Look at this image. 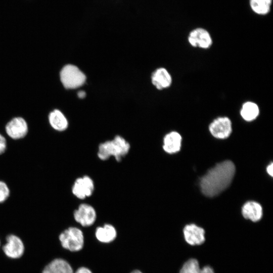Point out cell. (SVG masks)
<instances>
[{
	"label": "cell",
	"mask_w": 273,
	"mask_h": 273,
	"mask_svg": "<svg viewBox=\"0 0 273 273\" xmlns=\"http://www.w3.org/2000/svg\"><path fill=\"white\" fill-rule=\"evenodd\" d=\"M235 171V166L230 160L217 163L200 178L199 185L203 194L213 197L220 194L231 185Z\"/></svg>",
	"instance_id": "1"
},
{
	"label": "cell",
	"mask_w": 273,
	"mask_h": 273,
	"mask_svg": "<svg viewBox=\"0 0 273 273\" xmlns=\"http://www.w3.org/2000/svg\"><path fill=\"white\" fill-rule=\"evenodd\" d=\"M130 149V144L122 136L117 135L111 140L99 144L97 156L101 160H107L113 157L117 162L127 155Z\"/></svg>",
	"instance_id": "2"
},
{
	"label": "cell",
	"mask_w": 273,
	"mask_h": 273,
	"mask_svg": "<svg viewBox=\"0 0 273 273\" xmlns=\"http://www.w3.org/2000/svg\"><path fill=\"white\" fill-rule=\"evenodd\" d=\"M59 239L63 248L72 252L80 250L84 244L83 232L74 226L64 230L59 235Z\"/></svg>",
	"instance_id": "3"
},
{
	"label": "cell",
	"mask_w": 273,
	"mask_h": 273,
	"mask_svg": "<svg viewBox=\"0 0 273 273\" xmlns=\"http://www.w3.org/2000/svg\"><path fill=\"white\" fill-rule=\"evenodd\" d=\"M61 81L67 89H74L82 85L86 80L84 74L76 66H64L60 73Z\"/></svg>",
	"instance_id": "4"
},
{
	"label": "cell",
	"mask_w": 273,
	"mask_h": 273,
	"mask_svg": "<svg viewBox=\"0 0 273 273\" xmlns=\"http://www.w3.org/2000/svg\"><path fill=\"white\" fill-rule=\"evenodd\" d=\"M6 241L2 249L7 257L17 259L23 255L25 246L22 240L19 236L15 234L8 235L6 238Z\"/></svg>",
	"instance_id": "5"
},
{
	"label": "cell",
	"mask_w": 273,
	"mask_h": 273,
	"mask_svg": "<svg viewBox=\"0 0 273 273\" xmlns=\"http://www.w3.org/2000/svg\"><path fill=\"white\" fill-rule=\"evenodd\" d=\"M95 190V184L93 179L88 175L77 178L71 188L72 194L80 200L90 197Z\"/></svg>",
	"instance_id": "6"
},
{
	"label": "cell",
	"mask_w": 273,
	"mask_h": 273,
	"mask_svg": "<svg viewBox=\"0 0 273 273\" xmlns=\"http://www.w3.org/2000/svg\"><path fill=\"white\" fill-rule=\"evenodd\" d=\"M74 220L84 227L93 225L97 218V212L91 205L83 203L79 205L73 212Z\"/></svg>",
	"instance_id": "7"
},
{
	"label": "cell",
	"mask_w": 273,
	"mask_h": 273,
	"mask_svg": "<svg viewBox=\"0 0 273 273\" xmlns=\"http://www.w3.org/2000/svg\"><path fill=\"white\" fill-rule=\"evenodd\" d=\"M188 40L191 46L203 49H209L213 43L210 33L203 27H197L192 30L189 34Z\"/></svg>",
	"instance_id": "8"
},
{
	"label": "cell",
	"mask_w": 273,
	"mask_h": 273,
	"mask_svg": "<svg viewBox=\"0 0 273 273\" xmlns=\"http://www.w3.org/2000/svg\"><path fill=\"white\" fill-rule=\"evenodd\" d=\"M7 135L12 140H19L25 138L28 132V126L26 120L21 117H14L5 126Z\"/></svg>",
	"instance_id": "9"
},
{
	"label": "cell",
	"mask_w": 273,
	"mask_h": 273,
	"mask_svg": "<svg viewBox=\"0 0 273 273\" xmlns=\"http://www.w3.org/2000/svg\"><path fill=\"white\" fill-rule=\"evenodd\" d=\"M209 130L214 138L225 139L232 132V122L228 117H217L209 124Z\"/></svg>",
	"instance_id": "10"
},
{
	"label": "cell",
	"mask_w": 273,
	"mask_h": 273,
	"mask_svg": "<svg viewBox=\"0 0 273 273\" xmlns=\"http://www.w3.org/2000/svg\"><path fill=\"white\" fill-rule=\"evenodd\" d=\"M183 234L185 241L190 245H200L205 241L204 230L195 224L186 225Z\"/></svg>",
	"instance_id": "11"
},
{
	"label": "cell",
	"mask_w": 273,
	"mask_h": 273,
	"mask_svg": "<svg viewBox=\"0 0 273 273\" xmlns=\"http://www.w3.org/2000/svg\"><path fill=\"white\" fill-rule=\"evenodd\" d=\"M182 138L176 131L167 133L163 138V149L168 154H174L180 150Z\"/></svg>",
	"instance_id": "12"
},
{
	"label": "cell",
	"mask_w": 273,
	"mask_h": 273,
	"mask_svg": "<svg viewBox=\"0 0 273 273\" xmlns=\"http://www.w3.org/2000/svg\"><path fill=\"white\" fill-rule=\"evenodd\" d=\"M243 217L253 222L260 220L262 216V208L260 204L255 201H248L242 208Z\"/></svg>",
	"instance_id": "13"
},
{
	"label": "cell",
	"mask_w": 273,
	"mask_h": 273,
	"mask_svg": "<svg viewBox=\"0 0 273 273\" xmlns=\"http://www.w3.org/2000/svg\"><path fill=\"white\" fill-rule=\"evenodd\" d=\"M71 265L65 259L55 258L48 263L41 273H73Z\"/></svg>",
	"instance_id": "14"
},
{
	"label": "cell",
	"mask_w": 273,
	"mask_h": 273,
	"mask_svg": "<svg viewBox=\"0 0 273 273\" xmlns=\"http://www.w3.org/2000/svg\"><path fill=\"white\" fill-rule=\"evenodd\" d=\"M152 82L159 90L169 87L172 83V77L168 71L161 67L156 69L152 75Z\"/></svg>",
	"instance_id": "15"
},
{
	"label": "cell",
	"mask_w": 273,
	"mask_h": 273,
	"mask_svg": "<svg viewBox=\"0 0 273 273\" xmlns=\"http://www.w3.org/2000/svg\"><path fill=\"white\" fill-rule=\"evenodd\" d=\"M48 119L51 126L56 131H63L68 128V122L66 117L58 109L50 113Z\"/></svg>",
	"instance_id": "16"
},
{
	"label": "cell",
	"mask_w": 273,
	"mask_h": 273,
	"mask_svg": "<svg viewBox=\"0 0 273 273\" xmlns=\"http://www.w3.org/2000/svg\"><path fill=\"white\" fill-rule=\"evenodd\" d=\"M96 237L98 241L104 243H109L114 241L117 236L115 227L110 224H105L102 226L97 228Z\"/></svg>",
	"instance_id": "17"
},
{
	"label": "cell",
	"mask_w": 273,
	"mask_h": 273,
	"mask_svg": "<svg viewBox=\"0 0 273 273\" xmlns=\"http://www.w3.org/2000/svg\"><path fill=\"white\" fill-rule=\"evenodd\" d=\"M179 273H215L212 267L206 265L200 267L198 261L191 258L186 261L180 269Z\"/></svg>",
	"instance_id": "18"
},
{
	"label": "cell",
	"mask_w": 273,
	"mask_h": 273,
	"mask_svg": "<svg viewBox=\"0 0 273 273\" xmlns=\"http://www.w3.org/2000/svg\"><path fill=\"white\" fill-rule=\"evenodd\" d=\"M259 109L258 105L254 102L247 101L245 102L240 110V115L242 118L247 122L255 120L259 115Z\"/></svg>",
	"instance_id": "19"
},
{
	"label": "cell",
	"mask_w": 273,
	"mask_h": 273,
	"mask_svg": "<svg viewBox=\"0 0 273 273\" xmlns=\"http://www.w3.org/2000/svg\"><path fill=\"white\" fill-rule=\"evenodd\" d=\"M272 0H249L251 10L256 15L265 16L269 13Z\"/></svg>",
	"instance_id": "20"
},
{
	"label": "cell",
	"mask_w": 273,
	"mask_h": 273,
	"mask_svg": "<svg viewBox=\"0 0 273 273\" xmlns=\"http://www.w3.org/2000/svg\"><path fill=\"white\" fill-rule=\"evenodd\" d=\"M10 189L8 184L0 179V204L5 202L10 197Z\"/></svg>",
	"instance_id": "21"
},
{
	"label": "cell",
	"mask_w": 273,
	"mask_h": 273,
	"mask_svg": "<svg viewBox=\"0 0 273 273\" xmlns=\"http://www.w3.org/2000/svg\"><path fill=\"white\" fill-rule=\"evenodd\" d=\"M7 147L8 144L6 138L0 133V155L6 152Z\"/></svg>",
	"instance_id": "22"
},
{
	"label": "cell",
	"mask_w": 273,
	"mask_h": 273,
	"mask_svg": "<svg viewBox=\"0 0 273 273\" xmlns=\"http://www.w3.org/2000/svg\"><path fill=\"white\" fill-rule=\"evenodd\" d=\"M73 273H92V272L87 267H81L78 268L75 272Z\"/></svg>",
	"instance_id": "23"
},
{
	"label": "cell",
	"mask_w": 273,
	"mask_h": 273,
	"mask_svg": "<svg viewBox=\"0 0 273 273\" xmlns=\"http://www.w3.org/2000/svg\"><path fill=\"white\" fill-rule=\"evenodd\" d=\"M266 171L267 173L271 176L273 175V163L271 162L266 167Z\"/></svg>",
	"instance_id": "24"
},
{
	"label": "cell",
	"mask_w": 273,
	"mask_h": 273,
	"mask_svg": "<svg viewBox=\"0 0 273 273\" xmlns=\"http://www.w3.org/2000/svg\"><path fill=\"white\" fill-rule=\"evenodd\" d=\"M78 96L80 98H83L85 96V93L84 91H80L78 93Z\"/></svg>",
	"instance_id": "25"
},
{
	"label": "cell",
	"mask_w": 273,
	"mask_h": 273,
	"mask_svg": "<svg viewBox=\"0 0 273 273\" xmlns=\"http://www.w3.org/2000/svg\"><path fill=\"white\" fill-rule=\"evenodd\" d=\"M131 273H142V272L139 270H134Z\"/></svg>",
	"instance_id": "26"
},
{
	"label": "cell",
	"mask_w": 273,
	"mask_h": 273,
	"mask_svg": "<svg viewBox=\"0 0 273 273\" xmlns=\"http://www.w3.org/2000/svg\"><path fill=\"white\" fill-rule=\"evenodd\" d=\"M0 246H1V241H0Z\"/></svg>",
	"instance_id": "27"
}]
</instances>
